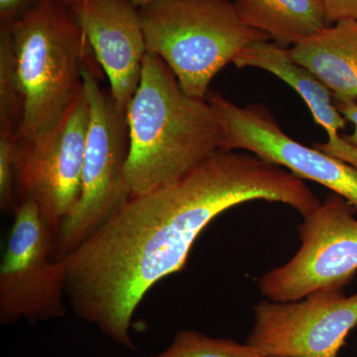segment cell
Instances as JSON below:
<instances>
[{
  "mask_svg": "<svg viewBox=\"0 0 357 357\" xmlns=\"http://www.w3.org/2000/svg\"><path fill=\"white\" fill-rule=\"evenodd\" d=\"M289 57L332 91L357 100V21L340 20L288 49Z\"/></svg>",
  "mask_w": 357,
  "mask_h": 357,
  "instance_id": "4fadbf2b",
  "label": "cell"
},
{
  "mask_svg": "<svg viewBox=\"0 0 357 357\" xmlns=\"http://www.w3.org/2000/svg\"><path fill=\"white\" fill-rule=\"evenodd\" d=\"M234 64L237 68L252 67L266 70L295 89L307 103L314 121L328 134L326 143H314V147L357 170V146L340 135V131L347 126V119L333 102L332 91L309 70L293 62L287 49L269 41L256 42L244 49Z\"/></svg>",
  "mask_w": 357,
  "mask_h": 357,
  "instance_id": "7c38bea8",
  "label": "cell"
},
{
  "mask_svg": "<svg viewBox=\"0 0 357 357\" xmlns=\"http://www.w3.org/2000/svg\"><path fill=\"white\" fill-rule=\"evenodd\" d=\"M314 192L285 168L249 152L218 151L182 177L131 196L67 263V298L79 319L128 351L134 312L159 281L181 271L213 218L246 202L300 213Z\"/></svg>",
  "mask_w": 357,
  "mask_h": 357,
  "instance_id": "6da1fadb",
  "label": "cell"
},
{
  "mask_svg": "<svg viewBox=\"0 0 357 357\" xmlns=\"http://www.w3.org/2000/svg\"><path fill=\"white\" fill-rule=\"evenodd\" d=\"M335 105L340 114L344 115L347 121L351 122L354 126V132L349 135H344V139L347 142L357 146V100H335Z\"/></svg>",
  "mask_w": 357,
  "mask_h": 357,
  "instance_id": "ffe728a7",
  "label": "cell"
},
{
  "mask_svg": "<svg viewBox=\"0 0 357 357\" xmlns=\"http://www.w3.org/2000/svg\"><path fill=\"white\" fill-rule=\"evenodd\" d=\"M223 130L220 151L245 150L264 161L285 168L300 178L325 185L347 199L357 211V170L342 160L307 147L282 130L262 105L238 107L220 91H208Z\"/></svg>",
  "mask_w": 357,
  "mask_h": 357,
  "instance_id": "30bf717a",
  "label": "cell"
},
{
  "mask_svg": "<svg viewBox=\"0 0 357 357\" xmlns=\"http://www.w3.org/2000/svg\"><path fill=\"white\" fill-rule=\"evenodd\" d=\"M150 357H264L248 344L210 337L192 330L176 333L165 349Z\"/></svg>",
  "mask_w": 357,
  "mask_h": 357,
  "instance_id": "2e32d148",
  "label": "cell"
},
{
  "mask_svg": "<svg viewBox=\"0 0 357 357\" xmlns=\"http://www.w3.org/2000/svg\"><path fill=\"white\" fill-rule=\"evenodd\" d=\"M139 13L147 53L161 58L195 98L206 100L213 77L244 49L271 39L246 25L231 0H159Z\"/></svg>",
  "mask_w": 357,
  "mask_h": 357,
  "instance_id": "277c9868",
  "label": "cell"
},
{
  "mask_svg": "<svg viewBox=\"0 0 357 357\" xmlns=\"http://www.w3.org/2000/svg\"><path fill=\"white\" fill-rule=\"evenodd\" d=\"M37 0H0V24H9Z\"/></svg>",
  "mask_w": 357,
  "mask_h": 357,
  "instance_id": "d6986e66",
  "label": "cell"
},
{
  "mask_svg": "<svg viewBox=\"0 0 357 357\" xmlns=\"http://www.w3.org/2000/svg\"><path fill=\"white\" fill-rule=\"evenodd\" d=\"M0 265V324L64 318L67 263L33 202L18 204Z\"/></svg>",
  "mask_w": 357,
  "mask_h": 357,
  "instance_id": "52a82bcc",
  "label": "cell"
},
{
  "mask_svg": "<svg viewBox=\"0 0 357 357\" xmlns=\"http://www.w3.org/2000/svg\"><path fill=\"white\" fill-rule=\"evenodd\" d=\"M62 1L65 2L67 6H70V3L76 1V0H62ZM129 1H130L131 3H133L136 7H138V8H141V7L149 6V4L159 1V0H129Z\"/></svg>",
  "mask_w": 357,
  "mask_h": 357,
  "instance_id": "44dd1931",
  "label": "cell"
},
{
  "mask_svg": "<svg viewBox=\"0 0 357 357\" xmlns=\"http://www.w3.org/2000/svg\"><path fill=\"white\" fill-rule=\"evenodd\" d=\"M323 3L328 24L345 20L357 21V0H323Z\"/></svg>",
  "mask_w": 357,
  "mask_h": 357,
  "instance_id": "ac0fdd59",
  "label": "cell"
},
{
  "mask_svg": "<svg viewBox=\"0 0 357 357\" xmlns=\"http://www.w3.org/2000/svg\"><path fill=\"white\" fill-rule=\"evenodd\" d=\"M126 180L132 196L172 183L222 150L223 130L208 100L185 95L172 70L147 53L126 109Z\"/></svg>",
  "mask_w": 357,
  "mask_h": 357,
  "instance_id": "7a4b0ae2",
  "label": "cell"
},
{
  "mask_svg": "<svg viewBox=\"0 0 357 357\" xmlns=\"http://www.w3.org/2000/svg\"><path fill=\"white\" fill-rule=\"evenodd\" d=\"M89 124L83 84L56 121L16 140V206L27 201L36 204L56 241L81 192Z\"/></svg>",
  "mask_w": 357,
  "mask_h": 357,
  "instance_id": "8992f818",
  "label": "cell"
},
{
  "mask_svg": "<svg viewBox=\"0 0 357 357\" xmlns=\"http://www.w3.org/2000/svg\"><path fill=\"white\" fill-rule=\"evenodd\" d=\"M69 7L109 79L114 102L126 112L147 54L139 8L129 0H76Z\"/></svg>",
  "mask_w": 357,
  "mask_h": 357,
  "instance_id": "8fae6325",
  "label": "cell"
},
{
  "mask_svg": "<svg viewBox=\"0 0 357 357\" xmlns=\"http://www.w3.org/2000/svg\"><path fill=\"white\" fill-rule=\"evenodd\" d=\"M83 84L89 103V124L79 197L59 230L61 259L102 227L132 196L126 180L129 155L126 112L98 84L93 66H84Z\"/></svg>",
  "mask_w": 357,
  "mask_h": 357,
  "instance_id": "5b68a950",
  "label": "cell"
},
{
  "mask_svg": "<svg viewBox=\"0 0 357 357\" xmlns=\"http://www.w3.org/2000/svg\"><path fill=\"white\" fill-rule=\"evenodd\" d=\"M13 133H0V208L13 211L15 199V148Z\"/></svg>",
  "mask_w": 357,
  "mask_h": 357,
  "instance_id": "e0dca14e",
  "label": "cell"
},
{
  "mask_svg": "<svg viewBox=\"0 0 357 357\" xmlns=\"http://www.w3.org/2000/svg\"><path fill=\"white\" fill-rule=\"evenodd\" d=\"M8 25L24 96L16 137H28L56 121L83 88L84 66H93V50L62 0H37Z\"/></svg>",
  "mask_w": 357,
  "mask_h": 357,
  "instance_id": "3957f363",
  "label": "cell"
},
{
  "mask_svg": "<svg viewBox=\"0 0 357 357\" xmlns=\"http://www.w3.org/2000/svg\"><path fill=\"white\" fill-rule=\"evenodd\" d=\"M241 20L271 39L296 44L328 27L323 0H234Z\"/></svg>",
  "mask_w": 357,
  "mask_h": 357,
  "instance_id": "5bb4252c",
  "label": "cell"
},
{
  "mask_svg": "<svg viewBox=\"0 0 357 357\" xmlns=\"http://www.w3.org/2000/svg\"><path fill=\"white\" fill-rule=\"evenodd\" d=\"M314 291L294 302L262 301L246 344L264 357H338L357 326V293Z\"/></svg>",
  "mask_w": 357,
  "mask_h": 357,
  "instance_id": "9c48e42d",
  "label": "cell"
},
{
  "mask_svg": "<svg viewBox=\"0 0 357 357\" xmlns=\"http://www.w3.org/2000/svg\"><path fill=\"white\" fill-rule=\"evenodd\" d=\"M24 114V96L16 72L8 24H0V133L17 134Z\"/></svg>",
  "mask_w": 357,
  "mask_h": 357,
  "instance_id": "9a60e30c",
  "label": "cell"
},
{
  "mask_svg": "<svg viewBox=\"0 0 357 357\" xmlns=\"http://www.w3.org/2000/svg\"><path fill=\"white\" fill-rule=\"evenodd\" d=\"M356 208L331 194L298 227L301 248L286 264L258 281L274 302H294L326 287L344 288L357 273Z\"/></svg>",
  "mask_w": 357,
  "mask_h": 357,
  "instance_id": "ba28073f",
  "label": "cell"
}]
</instances>
